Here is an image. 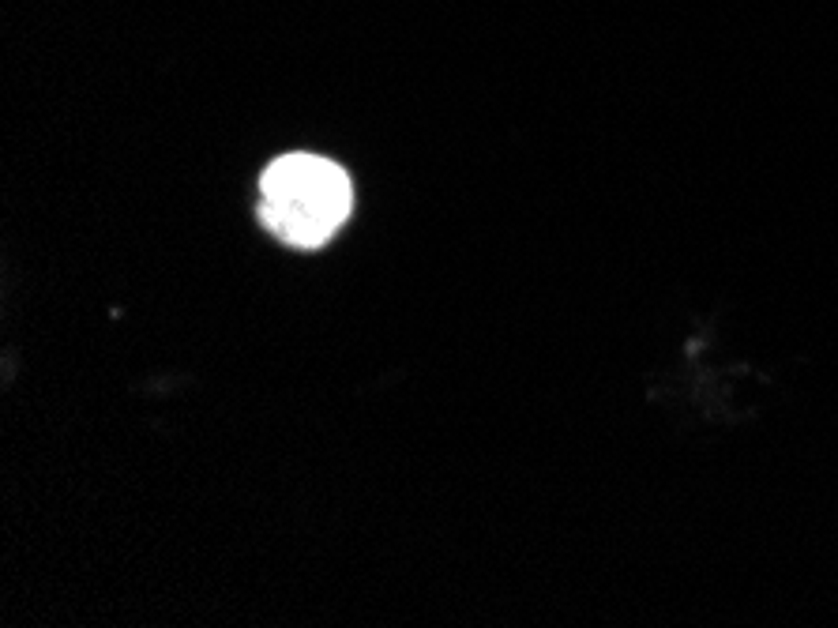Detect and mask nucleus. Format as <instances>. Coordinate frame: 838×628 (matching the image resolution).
<instances>
[{"label":"nucleus","instance_id":"1","mask_svg":"<svg viewBox=\"0 0 838 628\" xmlns=\"http://www.w3.org/2000/svg\"><path fill=\"white\" fill-rule=\"evenodd\" d=\"M350 211H354L350 177L331 158L282 155L264 170L260 219L286 245L320 249L350 219Z\"/></svg>","mask_w":838,"mask_h":628}]
</instances>
